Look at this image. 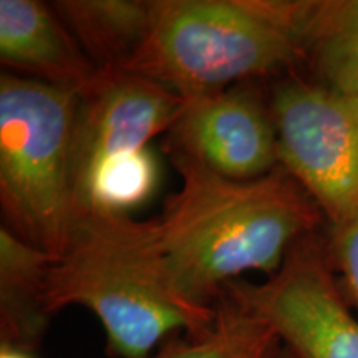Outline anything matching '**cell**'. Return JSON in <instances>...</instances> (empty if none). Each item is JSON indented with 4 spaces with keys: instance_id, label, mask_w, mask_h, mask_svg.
Returning <instances> with one entry per match:
<instances>
[{
    "instance_id": "cell-1",
    "label": "cell",
    "mask_w": 358,
    "mask_h": 358,
    "mask_svg": "<svg viewBox=\"0 0 358 358\" xmlns=\"http://www.w3.org/2000/svg\"><path fill=\"white\" fill-rule=\"evenodd\" d=\"M182 185L150 221L98 214L178 299L213 308L248 272L274 275L299 241L327 226L324 213L295 179L277 168L232 181L173 156Z\"/></svg>"
},
{
    "instance_id": "cell-2",
    "label": "cell",
    "mask_w": 358,
    "mask_h": 358,
    "mask_svg": "<svg viewBox=\"0 0 358 358\" xmlns=\"http://www.w3.org/2000/svg\"><path fill=\"white\" fill-rule=\"evenodd\" d=\"M312 0H153L140 50L122 70L182 98L306 64Z\"/></svg>"
},
{
    "instance_id": "cell-3",
    "label": "cell",
    "mask_w": 358,
    "mask_h": 358,
    "mask_svg": "<svg viewBox=\"0 0 358 358\" xmlns=\"http://www.w3.org/2000/svg\"><path fill=\"white\" fill-rule=\"evenodd\" d=\"M78 92L3 71L0 208L3 227L53 259L75 229L73 136Z\"/></svg>"
},
{
    "instance_id": "cell-4",
    "label": "cell",
    "mask_w": 358,
    "mask_h": 358,
    "mask_svg": "<svg viewBox=\"0 0 358 358\" xmlns=\"http://www.w3.org/2000/svg\"><path fill=\"white\" fill-rule=\"evenodd\" d=\"M43 299L50 317L70 306L95 313L115 358H151L168 338L208 332L216 319V306L178 299L100 216L75 224L66 252L48 267Z\"/></svg>"
},
{
    "instance_id": "cell-5",
    "label": "cell",
    "mask_w": 358,
    "mask_h": 358,
    "mask_svg": "<svg viewBox=\"0 0 358 358\" xmlns=\"http://www.w3.org/2000/svg\"><path fill=\"white\" fill-rule=\"evenodd\" d=\"M279 164L308 192L327 224L358 213V96L302 77L280 80L268 100Z\"/></svg>"
},
{
    "instance_id": "cell-6",
    "label": "cell",
    "mask_w": 358,
    "mask_h": 358,
    "mask_svg": "<svg viewBox=\"0 0 358 358\" xmlns=\"http://www.w3.org/2000/svg\"><path fill=\"white\" fill-rule=\"evenodd\" d=\"M226 292L299 358H358V315L340 292L320 231L299 241L274 275L261 284L236 280Z\"/></svg>"
},
{
    "instance_id": "cell-7",
    "label": "cell",
    "mask_w": 358,
    "mask_h": 358,
    "mask_svg": "<svg viewBox=\"0 0 358 358\" xmlns=\"http://www.w3.org/2000/svg\"><path fill=\"white\" fill-rule=\"evenodd\" d=\"M186 98L128 70L98 71L78 92L73 136L75 222L98 174L169 133Z\"/></svg>"
},
{
    "instance_id": "cell-8",
    "label": "cell",
    "mask_w": 358,
    "mask_h": 358,
    "mask_svg": "<svg viewBox=\"0 0 358 358\" xmlns=\"http://www.w3.org/2000/svg\"><path fill=\"white\" fill-rule=\"evenodd\" d=\"M168 151L232 181L280 168L268 101L243 85L186 98L168 133Z\"/></svg>"
},
{
    "instance_id": "cell-9",
    "label": "cell",
    "mask_w": 358,
    "mask_h": 358,
    "mask_svg": "<svg viewBox=\"0 0 358 358\" xmlns=\"http://www.w3.org/2000/svg\"><path fill=\"white\" fill-rule=\"evenodd\" d=\"M0 62L8 73L82 92L98 75L52 3L0 0Z\"/></svg>"
},
{
    "instance_id": "cell-10",
    "label": "cell",
    "mask_w": 358,
    "mask_h": 358,
    "mask_svg": "<svg viewBox=\"0 0 358 358\" xmlns=\"http://www.w3.org/2000/svg\"><path fill=\"white\" fill-rule=\"evenodd\" d=\"M98 71L122 70L140 50L151 24L153 0L50 2Z\"/></svg>"
},
{
    "instance_id": "cell-11",
    "label": "cell",
    "mask_w": 358,
    "mask_h": 358,
    "mask_svg": "<svg viewBox=\"0 0 358 358\" xmlns=\"http://www.w3.org/2000/svg\"><path fill=\"white\" fill-rule=\"evenodd\" d=\"M55 259L0 229V343L34 350L50 315L45 308V279Z\"/></svg>"
},
{
    "instance_id": "cell-12",
    "label": "cell",
    "mask_w": 358,
    "mask_h": 358,
    "mask_svg": "<svg viewBox=\"0 0 358 358\" xmlns=\"http://www.w3.org/2000/svg\"><path fill=\"white\" fill-rule=\"evenodd\" d=\"M306 64L317 83L358 96V0H312Z\"/></svg>"
},
{
    "instance_id": "cell-13",
    "label": "cell",
    "mask_w": 358,
    "mask_h": 358,
    "mask_svg": "<svg viewBox=\"0 0 358 358\" xmlns=\"http://www.w3.org/2000/svg\"><path fill=\"white\" fill-rule=\"evenodd\" d=\"M279 343L266 320L224 290L208 332L174 335L151 358H271Z\"/></svg>"
},
{
    "instance_id": "cell-14",
    "label": "cell",
    "mask_w": 358,
    "mask_h": 358,
    "mask_svg": "<svg viewBox=\"0 0 358 358\" xmlns=\"http://www.w3.org/2000/svg\"><path fill=\"white\" fill-rule=\"evenodd\" d=\"M156 185L158 163L150 148L115 161L98 174L77 222L96 214H127L145 203Z\"/></svg>"
},
{
    "instance_id": "cell-15",
    "label": "cell",
    "mask_w": 358,
    "mask_h": 358,
    "mask_svg": "<svg viewBox=\"0 0 358 358\" xmlns=\"http://www.w3.org/2000/svg\"><path fill=\"white\" fill-rule=\"evenodd\" d=\"M325 243L340 292L358 315V213L325 226Z\"/></svg>"
},
{
    "instance_id": "cell-16",
    "label": "cell",
    "mask_w": 358,
    "mask_h": 358,
    "mask_svg": "<svg viewBox=\"0 0 358 358\" xmlns=\"http://www.w3.org/2000/svg\"><path fill=\"white\" fill-rule=\"evenodd\" d=\"M0 358H37L34 350L22 348L12 343H0Z\"/></svg>"
},
{
    "instance_id": "cell-17",
    "label": "cell",
    "mask_w": 358,
    "mask_h": 358,
    "mask_svg": "<svg viewBox=\"0 0 358 358\" xmlns=\"http://www.w3.org/2000/svg\"><path fill=\"white\" fill-rule=\"evenodd\" d=\"M271 358H299L295 353L284 345V343H279V347L275 348L274 353H272Z\"/></svg>"
}]
</instances>
